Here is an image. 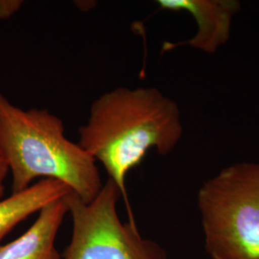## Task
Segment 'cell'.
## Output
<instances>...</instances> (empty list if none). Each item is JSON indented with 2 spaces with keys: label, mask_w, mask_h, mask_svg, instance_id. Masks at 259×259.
<instances>
[{
  "label": "cell",
  "mask_w": 259,
  "mask_h": 259,
  "mask_svg": "<svg viewBox=\"0 0 259 259\" xmlns=\"http://www.w3.org/2000/svg\"><path fill=\"white\" fill-rule=\"evenodd\" d=\"M181 111L175 101L156 88L119 87L103 93L78 130V144L105 167L128 207L126 177L150 149L166 156L183 137Z\"/></svg>",
  "instance_id": "1"
},
{
  "label": "cell",
  "mask_w": 259,
  "mask_h": 259,
  "mask_svg": "<svg viewBox=\"0 0 259 259\" xmlns=\"http://www.w3.org/2000/svg\"><path fill=\"white\" fill-rule=\"evenodd\" d=\"M0 146L19 193L38 178L67 185L84 203L104 184L96 160L78 142L65 137L62 119L46 109L23 110L0 93Z\"/></svg>",
  "instance_id": "2"
},
{
  "label": "cell",
  "mask_w": 259,
  "mask_h": 259,
  "mask_svg": "<svg viewBox=\"0 0 259 259\" xmlns=\"http://www.w3.org/2000/svg\"><path fill=\"white\" fill-rule=\"evenodd\" d=\"M204 246L211 259H259V162H238L198 193Z\"/></svg>",
  "instance_id": "3"
},
{
  "label": "cell",
  "mask_w": 259,
  "mask_h": 259,
  "mask_svg": "<svg viewBox=\"0 0 259 259\" xmlns=\"http://www.w3.org/2000/svg\"><path fill=\"white\" fill-rule=\"evenodd\" d=\"M116 185L108 180L92 202L71 192L65 197L72 218V236L63 259H168L155 241L143 238L136 222H121Z\"/></svg>",
  "instance_id": "4"
},
{
  "label": "cell",
  "mask_w": 259,
  "mask_h": 259,
  "mask_svg": "<svg viewBox=\"0 0 259 259\" xmlns=\"http://www.w3.org/2000/svg\"><path fill=\"white\" fill-rule=\"evenodd\" d=\"M160 9L187 12L194 18L198 31L184 42H164L162 52L189 46L213 54L230 38L232 19L239 12L240 2L235 0H157Z\"/></svg>",
  "instance_id": "5"
},
{
  "label": "cell",
  "mask_w": 259,
  "mask_h": 259,
  "mask_svg": "<svg viewBox=\"0 0 259 259\" xmlns=\"http://www.w3.org/2000/svg\"><path fill=\"white\" fill-rule=\"evenodd\" d=\"M65 197L41 208L37 220L19 238L0 246V259H63L55 240L69 211Z\"/></svg>",
  "instance_id": "6"
},
{
  "label": "cell",
  "mask_w": 259,
  "mask_h": 259,
  "mask_svg": "<svg viewBox=\"0 0 259 259\" xmlns=\"http://www.w3.org/2000/svg\"><path fill=\"white\" fill-rule=\"evenodd\" d=\"M71 192L61 182L40 180L25 190L0 200V242L19 223Z\"/></svg>",
  "instance_id": "7"
},
{
  "label": "cell",
  "mask_w": 259,
  "mask_h": 259,
  "mask_svg": "<svg viewBox=\"0 0 259 259\" xmlns=\"http://www.w3.org/2000/svg\"><path fill=\"white\" fill-rule=\"evenodd\" d=\"M21 0H0V19H8L14 16L21 6Z\"/></svg>",
  "instance_id": "8"
},
{
  "label": "cell",
  "mask_w": 259,
  "mask_h": 259,
  "mask_svg": "<svg viewBox=\"0 0 259 259\" xmlns=\"http://www.w3.org/2000/svg\"><path fill=\"white\" fill-rule=\"evenodd\" d=\"M9 165L4 153L0 146V200L3 199L5 193V180L9 174Z\"/></svg>",
  "instance_id": "9"
}]
</instances>
